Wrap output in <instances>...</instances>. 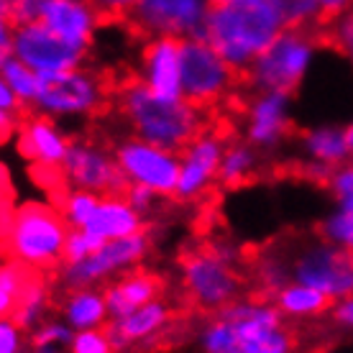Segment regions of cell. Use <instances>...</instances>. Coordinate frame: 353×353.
<instances>
[{
  "label": "cell",
  "mask_w": 353,
  "mask_h": 353,
  "mask_svg": "<svg viewBox=\"0 0 353 353\" xmlns=\"http://www.w3.org/2000/svg\"><path fill=\"white\" fill-rule=\"evenodd\" d=\"M110 100L136 139L176 154H182L210 125L208 110L197 108L187 97H159L143 85L139 74H125L115 80Z\"/></svg>",
  "instance_id": "cell-1"
},
{
  "label": "cell",
  "mask_w": 353,
  "mask_h": 353,
  "mask_svg": "<svg viewBox=\"0 0 353 353\" xmlns=\"http://www.w3.org/2000/svg\"><path fill=\"white\" fill-rule=\"evenodd\" d=\"M179 302L187 312L212 315L233 300L246 297V256L223 239L200 241L197 246L179 254Z\"/></svg>",
  "instance_id": "cell-2"
},
{
  "label": "cell",
  "mask_w": 353,
  "mask_h": 353,
  "mask_svg": "<svg viewBox=\"0 0 353 353\" xmlns=\"http://www.w3.org/2000/svg\"><path fill=\"white\" fill-rule=\"evenodd\" d=\"M282 31L276 0H233L208 8L197 39L208 41L233 70L246 72Z\"/></svg>",
  "instance_id": "cell-3"
},
{
  "label": "cell",
  "mask_w": 353,
  "mask_h": 353,
  "mask_svg": "<svg viewBox=\"0 0 353 353\" xmlns=\"http://www.w3.org/2000/svg\"><path fill=\"white\" fill-rule=\"evenodd\" d=\"M70 230L72 225L59 208H54L49 200H31L10 215V225L0 248L13 261L34 266L44 274H57L64 261Z\"/></svg>",
  "instance_id": "cell-4"
},
{
  "label": "cell",
  "mask_w": 353,
  "mask_h": 353,
  "mask_svg": "<svg viewBox=\"0 0 353 353\" xmlns=\"http://www.w3.org/2000/svg\"><path fill=\"white\" fill-rule=\"evenodd\" d=\"M246 77L203 39H182V95L208 113L243 97ZM248 92V90H246Z\"/></svg>",
  "instance_id": "cell-5"
},
{
  "label": "cell",
  "mask_w": 353,
  "mask_h": 353,
  "mask_svg": "<svg viewBox=\"0 0 353 353\" xmlns=\"http://www.w3.org/2000/svg\"><path fill=\"white\" fill-rule=\"evenodd\" d=\"M233 325L230 353H300V327L282 318L272 302L241 297L218 310Z\"/></svg>",
  "instance_id": "cell-6"
},
{
  "label": "cell",
  "mask_w": 353,
  "mask_h": 353,
  "mask_svg": "<svg viewBox=\"0 0 353 353\" xmlns=\"http://www.w3.org/2000/svg\"><path fill=\"white\" fill-rule=\"evenodd\" d=\"M39 95L34 110L49 118H100L113 108V82L90 70L44 72L39 74Z\"/></svg>",
  "instance_id": "cell-7"
},
{
  "label": "cell",
  "mask_w": 353,
  "mask_h": 353,
  "mask_svg": "<svg viewBox=\"0 0 353 353\" xmlns=\"http://www.w3.org/2000/svg\"><path fill=\"white\" fill-rule=\"evenodd\" d=\"M318 46L320 41L312 31L284 28L243 72L246 90L248 92L272 90V92H287V95L297 92Z\"/></svg>",
  "instance_id": "cell-8"
},
{
  "label": "cell",
  "mask_w": 353,
  "mask_h": 353,
  "mask_svg": "<svg viewBox=\"0 0 353 353\" xmlns=\"http://www.w3.org/2000/svg\"><path fill=\"white\" fill-rule=\"evenodd\" d=\"M284 259L290 269V282L305 284L343 300L353 297V251L336 246L323 236L300 241L297 246L284 243Z\"/></svg>",
  "instance_id": "cell-9"
},
{
  "label": "cell",
  "mask_w": 353,
  "mask_h": 353,
  "mask_svg": "<svg viewBox=\"0 0 353 353\" xmlns=\"http://www.w3.org/2000/svg\"><path fill=\"white\" fill-rule=\"evenodd\" d=\"M233 139V125L228 123L225 113L215 110L210 113V125L182 151V169H179V182L174 190V203H192L200 200L215 182L221 172L223 151Z\"/></svg>",
  "instance_id": "cell-10"
},
{
  "label": "cell",
  "mask_w": 353,
  "mask_h": 353,
  "mask_svg": "<svg viewBox=\"0 0 353 353\" xmlns=\"http://www.w3.org/2000/svg\"><path fill=\"white\" fill-rule=\"evenodd\" d=\"M151 251V233L149 228L141 233H133L125 239L108 241L103 248L88 259H80L74 264H62L57 272V284L64 290H82V287H95V284L108 282V276L118 272L133 269L141 264Z\"/></svg>",
  "instance_id": "cell-11"
},
{
  "label": "cell",
  "mask_w": 353,
  "mask_h": 353,
  "mask_svg": "<svg viewBox=\"0 0 353 353\" xmlns=\"http://www.w3.org/2000/svg\"><path fill=\"white\" fill-rule=\"evenodd\" d=\"M62 167L72 190H88L97 197H125L131 187V179L118 167L113 151L95 139H70Z\"/></svg>",
  "instance_id": "cell-12"
},
{
  "label": "cell",
  "mask_w": 353,
  "mask_h": 353,
  "mask_svg": "<svg viewBox=\"0 0 353 353\" xmlns=\"http://www.w3.org/2000/svg\"><path fill=\"white\" fill-rule=\"evenodd\" d=\"M208 0H139L123 23L133 34L146 39L174 36V39H197L203 31Z\"/></svg>",
  "instance_id": "cell-13"
},
{
  "label": "cell",
  "mask_w": 353,
  "mask_h": 353,
  "mask_svg": "<svg viewBox=\"0 0 353 353\" xmlns=\"http://www.w3.org/2000/svg\"><path fill=\"white\" fill-rule=\"evenodd\" d=\"M113 157L133 185L149 187L159 197H169V200L174 197L179 169H182V154L128 136L115 141Z\"/></svg>",
  "instance_id": "cell-14"
},
{
  "label": "cell",
  "mask_w": 353,
  "mask_h": 353,
  "mask_svg": "<svg viewBox=\"0 0 353 353\" xmlns=\"http://www.w3.org/2000/svg\"><path fill=\"white\" fill-rule=\"evenodd\" d=\"M90 49L70 44L44 23H28L13 31V57L34 72H67L82 67Z\"/></svg>",
  "instance_id": "cell-15"
},
{
  "label": "cell",
  "mask_w": 353,
  "mask_h": 353,
  "mask_svg": "<svg viewBox=\"0 0 353 353\" xmlns=\"http://www.w3.org/2000/svg\"><path fill=\"white\" fill-rule=\"evenodd\" d=\"M290 97L292 95L287 92H272V90H259L241 97L243 128H246L243 141H248L256 151H272L284 139H290Z\"/></svg>",
  "instance_id": "cell-16"
},
{
  "label": "cell",
  "mask_w": 353,
  "mask_h": 353,
  "mask_svg": "<svg viewBox=\"0 0 353 353\" xmlns=\"http://www.w3.org/2000/svg\"><path fill=\"white\" fill-rule=\"evenodd\" d=\"M143 85L167 100H179L182 95V39L157 36L146 39L141 46Z\"/></svg>",
  "instance_id": "cell-17"
},
{
  "label": "cell",
  "mask_w": 353,
  "mask_h": 353,
  "mask_svg": "<svg viewBox=\"0 0 353 353\" xmlns=\"http://www.w3.org/2000/svg\"><path fill=\"white\" fill-rule=\"evenodd\" d=\"M167 279L159 272H151V269H141V266H133L121 272V276H115L113 282L105 284V305L108 315L110 318H123L133 310L143 307L149 302L159 300L167 294Z\"/></svg>",
  "instance_id": "cell-18"
},
{
  "label": "cell",
  "mask_w": 353,
  "mask_h": 353,
  "mask_svg": "<svg viewBox=\"0 0 353 353\" xmlns=\"http://www.w3.org/2000/svg\"><path fill=\"white\" fill-rule=\"evenodd\" d=\"M39 23L52 28L70 44L90 49L95 28L103 23V18L92 0H46Z\"/></svg>",
  "instance_id": "cell-19"
},
{
  "label": "cell",
  "mask_w": 353,
  "mask_h": 353,
  "mask_svg": "<svg viewBox=\"0 0 353 353\" xmlns=\"http://www.w3.org/2000/svg\"><path fill=\"white\" fill-rule=\"evenodd\" d=\"M18 151L31 164H57L62 167L70 151V139L64 136L49 115L26 113L18 123Z\"/></svg>",
  "instance_id": "cell-20"
},
{
  "label": "cell",
  "mask_w": 353,
  "mask_h": 353,
  "mask_svg": "<svg viewBox=\"0 0 353 353\" xmlns=\"http://www.w3.org/2000/svg\"><path fill=\"white\" fill-rule=\"evenodd\" d=\"M149 225L143 223V218L133 210L131 203L125 197H100L92 218L82 230H90L100 239L113 241V239H125L133 233H141Z\"/></svg>",
  "instance_id": "cell-21"
},
{
  "label": "cell",
  "mask_w": 353,
  "mask_h": 353,
  "mask_svg": "<svg viewBox=\"0 0 353 353\" xmlns=\"http://www.w3.org/2000/svg\"><path fill=\"white\" fill-rule=\"evenodd\" d=\"M336 297H330L325 292L305 287V284L290 282L272 297V305L282 312L284 320H297V323H312L330 315V310L336 305Z\"/></svg>",
  "instance_id": "cell-22"
},
{
  "label": "cell",
  "mask_w": 353,
  "mask_h": 353,
  "mask_svg": "<svg viewBox=\"0 0 353 353\" xmlns=\"http://www.w3.org/2000/svg\"><path fill=\"white\" fill-rule=\"evenodd\" d=\"M59 307H62L67 325L74 327V330H92V327H103L108 323L105 294H103V290H95V287L64 290Z\"/></svg>",
  "instance_id": "cell-23"
},
{
  "label": "cell",
  "mask_w": 353,
  "mask_h": 353,
  "mask_svg": "<svg viewBox=\"0 0 353 353\" xmlns=\"http://www.w3.org/2000/svg\"><path fill=\"white\" fill-rule=\"evenodd\" d=\"M300 139L305 154L315 164L341 169L348 161L351 146H348L345 131H338V128H312V131L302 133Z\"/></svg>",
  "instance_id": "cell-24"
},
{
  "label": "cell",
  "mask_w": 353,
  "mask_h": 353,
  "mask_svg": "<svg viewBox=\"0 0 353 353\" xmlns=\"http://www.w3.org/2000/svg\"><path fill=\"white\" fill-rule=\"evenodd\" d=\"M259 172V151L248 141H236L230 139L225 151H223L221 172H218V185L225 190L248 185Z\"/></svg>",
  "instance_id": "cell-25"
},
{
  "label": "cell",
  "mask_w": 353,
  "mask_h": 353,
  "mask_svg": "<svg viewBox=\"0 0 353 353\" xmlns=\"http://www.w3.org/2000/svg\"><path fill=\"white\" fill-rule=\"evenodd\" d=\"M0 74H3V80L10 85V90L18 95V100L34 110L36 95H39V85H41V82H39V72L26 67V64L21 62V59H16V57H10L8 62L3 64Z\"/></svg>",
  "instance_id": "cell-26"
},
{
  "label": "cell",
  "mask_w": 353,
  "mask_h": 353,
  "mask_svg": "<svg viewBox=\"0 0 353 353\" xmlns=\"http://www.w3.org/2000/svg\"><path fill=\"white\" fill-rule=\"evenodd\" d=\"M282 13L284 28H302L320 34V8L318 0H276Z\"/></svg>",
  "instance_id": "cell-27"
},
{
  "label": "cell",
  "mask_w": 353,
  "mask_h": 353,
  "mask_svg": "<svg viewBox=\"0 0 353 353\" xmlns=\"http://www.w3.org/2000/svg\"><path fill=\"white\" fill-rule=\"evenodd\" d=\"M318 41L320 46L336 49V52H341L353 62V6L341 18H336L330 26H325L320 31Z\"/></svg>",
  "instance_id": "cell-28"
},
{
  "label": "cell",
  "mask_w": 353,
  "mask_h": 353,
  "mask_svg": "<svg viewBox=\"0 0 353 353\" xmlns=\"http://www.w3.org/2000/svg\"><path fill=\"white\" fill-rule=\"evenodd\" d=\"M74 333L67 323H57V320H44L41 325H36L28 333V345L36 351H59V345H70Z\"/></svg>",
  "instance_id": "cell-29"
},
{
  "label": "cell",
  "mask_w": 353,
  "mask_h": 353,
  "mask_svg": "<svg viewBox=\"0 0 353 353\" xmlns=\"http://www.w3.org/2000/svg\"><path fill=\"white\" fill-rule=\"evenodd\" d=\"M97 203H100V197H97L95 192H88V190H72L70 197H67L62 205V212L72 228H85L88 221L92 218V212H95Z\"/></svg>",
  "instance_id": "cell-30"
},
{
  "label": "cell",
  "mask_w": 353,
  "mask_h": 353,
  "mask_svg": "<svg viewBox=\"0 0 353 353\" xmlns=\"http://www.w3.org/2000/svg\"><path fill=\"white\" fill-rule=\"evenodd\" d=\"M315 233L323 236L325 241H330V243H336V246L351 248L353 251V210L333 212L330 218L320 223Z\"/></svg>",
  "instance_id": "cell-31"
},
{
  "label": "cell",
  "mask_w": 353,
  "mask_h": 353,
  "mask_svg": "<svg viewBox=\"0 0 353 353\" xmlns=\"http://www.w3.org/2000/svg\"><path fill=\"white\" fill-rule=\"evenodd\" d=\"M70 353H115V348L108 341L103 327L92 330H77L70 343Z\"/></svg>",
  "instance_id": "cell-32"
},
{
  "label": "cell",
  "mask_w": 353,
  "mask_h": 353,
  "mask_svg": "<svg viewBox=\"0 0 353 353\" xmlns=\"http://www.w3.org/2000/svg\"><path fill=\"white\" fill-rule=\"evenodd\" d=\"M46 0H10L8 21L13 28L28 26V23H39L41 21V10H44Z\"/></svg>",
  "instance_id": "cell-33"
},
{
  "label": "cell",
  "mask_w": 353,
  "mask_h": 353,
  "mask_svg": "<svg viewBox=\"0 0 353 353\" xmlns=\"http://www.w3.org/2000/svg\"><path fill=\"white\" fill-rule=\"evenodd\" d=\"M23 333L13 318H0V353H23Z\"/></svg>",
  "instance_id": "cell-34"
},
{
  "label": "cell",
  "mask_w": 353,
  "mask_h": 353,
  "mask_svg": "<svg viewBox=\"0 0 353 353\" xmlns=\"http://www.w3.org/2000/svg\"><path fill=\"white\" fill-rule=\"evenodd\" d=\"M125 200L131 203V208L139 215H149V212H154V208H157V203H159V194L154 192V190H149V187L143 185H133L128 187V192H125Z\"/></svg>",
  "instance_id": "cell-35"
},
{
  "label": "cell",
  "mask_w": 353,
  "mask_h": 353,
  "mask_svg": "<svg viewBox=\"0 0 353 353\" xmlns=\"http://www.w3.org/2000/svg\"><path fill=\"white\" fill-rule=\"evenodd\" d=\"M92 3H95L97 13L103 18V23H108V21L123 23V18L128 16V10H131L139 0H92Z\"/></svg>",
  "instance_id": "cell-36"
},
{
  "label": "cell",
  "mask_w": 353,
  "mask_h": 353,
  "mask_svg": "<svg viewBox=\"0 0 353 353\" xmlns=\"http://www.w3.org/2000/svg\"><path fill=\"white\" fill-rule=\"evenodd\" d=\"M353 6V0H318L320 8V31L330 26L336 18H341Z\"/></svg>",
  "instance_id": "cell-37"
},
{
  "label": "cell",
  "mask_w": 353,
  "mask_h": 353,
  "mask_svg": "<svg viewBox=\"0 0 353 353\" xmlns=\"http://www.w3.org/2000/svg\"><path fill=\"white\" fill-rule=\"evenodd\" d=\"M0 108L3 110H8V113L18 115V118H23L26 113H31V108H26L21 100H18V95L10 90V85L6 80H3V74H0Z\"/></svg>",
  "instance_id": "cell-38"
},
{
  "label": "cell",
  "mask_w": 353,
  "mask_h": 353,
  "mask_svg": "<svg viewBox=\"0 0 353 353\" xmlns=\"http://www.w3.org/2000/svg\"><path fill=\"white\" fill-rule=\"evenodd\" d=\"M13 23L8 21L6 13H0V70H3V64L8 62L10 57H13Z\"/></svg>",
  "instance_id": "cell-39"
},
{
  "label": "cell",
  "mask_w": 353,
  "mask_h": 353,
  "mask_svg": "<svg viewBox=\"0 0 353 353\" xmlns=\"http://www.w3.org/2000/svg\"><path fill=\"white\" fill-rule=\"evenodd\" d=\"M330 318H333L336 327L353 330V297H343L341 302H336L333 310H330Z\"/></svg>",
  "instance_id": "cell-40"
},
{
  "label": "cell",
  "mask_w": 353,
  "mask_h": 353,
  "mask_svg": "<svg viewBox=\"0 0 353 353\" xmlns=\"http://www.w3.org/2000/svg\"><path fill=\"white\" fill-rule=\"evenodd\" d=\"M345 139H348V146H351V154H353V123L345 128Z\"/></svg>",
  "instance_id": "cell-41"
},
{
  "label": "cell",
  "mask_w": 353,
  "mask_h": 353,
  "mask_svg": "<svg viewBox=\"0 0 353 353\" xmlns=\"http://www.w3.org/2000/svg\"><path fill=\"white\" fill-rule=\"evenodd\" d=\"M210 6H221V3H233V0H208Z\"/></svg>",
  "instance_id": "cell-42"
},
{
  "label": "cell",
  "mask_w": 353,
  "mask_h": 353,
  "mask_svg": "<svg viewBox=\"0 0 353 353\" xmlns=\"http://www.w3.org/2000/svg\"><path fill=\"white\" fill-rule=\"evenodd\" d=\"M28 353H59V351H36V348H31Z\"/></svg>",
  "instance_id": "cell-43"
}]
</instances>
